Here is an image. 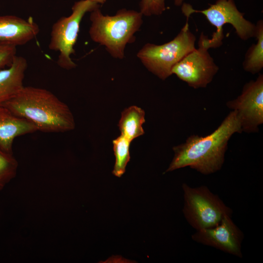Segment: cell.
<instances>
[{"instance_id": "obj_13", "label": "cell", "mask_w": 263, "mask_h": 263, "mask_svg": "<svg viewBox=\"0 0 263 263\" xmlns=\"http://www.w3.org/2000/svg\"><path fill=\"white\" fill-rule=\"evenodd\" d=\"M27 61L16 56L11 64L0 70V106L11 99L23 87Z\"/></svg>"}, {"instance_id": "obj_18", "label": "cell", "mask_w": 263, "mask_h": 263, "mask_svg": "<svg viewBox=\"0 0 263 263\" xmlns=\"http://www.w3.org/2000/svg\"><path fill=\"white\" fill-rule=\"evenodd\" d=\"M165 0H141L140 3V12L146 16L161 15L166 10Z\"/></svg>"}, {"instance_id": "obj_15", "label": "cell", "mask_w": 263, "mask_h": 263, "mask_svg": "<svg viewBox=\"0 0 263 263\" xmlns=\"http://www.w3.org/2000/svg\"><path fill=\"white\" fill-rule=\"evenodd\" d=\"M255 38L257 42L252 44L247 50L243 62L244 71L256 74L263 68V21L258 20L256 24Z\"/></svg>"}, {"instance_id": "obj_11", "label": "cell", "mask_w": 263, "mask_h": 263, "mask_svg": "<svg viewBox=\"0 0 263 263\" xmlns=\"http://www.w3.org/2000/svg\"><path fill=\"white\" fill-rule=\"evenodd\" d=\"M39 28L31 17L25 19L13 16H0V43L23 45L34 38Z\"/></svg>"}, {"instance_id": "obj_6", "label": "cell", "mask_w": 263, "mask_h": 263, "mask_svg": "<svg viewBox=\"0 0 263 263\" xmlns=\"http://www.w3.org/2000/svg\"><path fill=\"white\" fill-rule=\"evenodd\" d=\"M182 188L184 216L196 230L214 227L220 224L225 215H231V208L207 187L192 188L184 183Z\"/></svg>"}, {"instance_id": "obj_3", "label": "cell", "mask_w": 263, "mask_h": 263, "mask_svg": "<svg viewBox=\"0 0 263 263\" xmlns=\"http://www.w3.org/2000/svg\"><path fill=\"white\" fill-rule=\"evenodd\" d=\"M91 12V38L104 46L113 57L123 58L126 45L135 41L134 35L143 23L142 14L122 9L114 16H104L99 8Z\"/></svg>"}, {"instance_id": "obj_17", "label": "cell", "mask_w": 263, "mask_h": 263, "mask_svg": "<svg viewBox=\"0 0 263 263\" xmlns=\"http://www.w3.org/2000/svg\"><path fill=\"white\" fill-rule=\"evenodd\" d=\"M18 168V162L13 153L0 148V191L16 176Z\"/></svg>"}, {"instance_id": "obj_20", "label": "cell", "mask_w": 263, "mask_h": 263, "mask_svg": "<svg viewBox=\"0 0 263 263\" xmlns=\"http://www.w3.org/2000/svg\"><path fill=\"white\" fill-rule=\"evenodd\" d=\"M184 0H174V4L176 6H180L183 4Z\"/></svg>"}, {"instance_id": "obj_10", "label": "cell", "mask_w": 263, "mask_h": 263, "mask_svg": "<svg viewBox=\"0 0 263 263\" xmlns=\"http://www.w3.org/2000/svg\"><path fill=\"white\" fill-rule=\"evenodd\" d=\"M225 214L216 226L203 229L192 235V239L203 244L242 258V242L244 235L231 218Z\"/></svg>"}, {"instance_id": "obj_21", "label": "cell", "mask_w": 263, "mask_h": 263, "mask_svg": "<svg viewBox=\"0 0 263 263\" xmlns=\"http://www.w3.org/2000/svg\"><path fill=\"white\" fill-rule=\"evenodd\" d=\"M92 1L95 2L97 3L103 4L105 3L107 0H90Z\"/></svg>"}, {"instance_id": "obj_9", "label": "cell", "mask_w": 263, "mask_h": 263, "mask_svg": "<svg viewBox=\"0 0 263 263\" xmlns=\"http://www.w3.org/2000/svg\"><path fill=\"white\" fill-rule=\"evenodd\" d=\"M226 105L237 112L242 132H258L263 123V75L244 84L241 94Z\"/></svg>"}, {"instance_id": "obj_5", "label": "cell", "mask_w": 263, "mask_h": 263, "mask_svg": "<svg viewBox=\"0 0 263 263\" xmlns=\"http://www.w3.org/2000/svg\"><path fill=\"white\" fill-rule=\"evenodd\" d=\"M181 10L187 19H188L191 14L200 13L216 27L211 38L207 37V39L209 48H218L222 45L224 38L223 27L226 24L231 25L238 37L243 40L255 37L256 24L244 18V14L238 10L234 0H216L207 8L201 10L194 9L191 5L184 3Z\"/></svg>"}, {"instance_id": "obj_16", "label": "cell", "mask_w": 263, "mask_h": 263, "mask_svg": "<svg viewBox=\"0 0 263 263\" xmlns=\"http://www.w3.org/2000/svg\"><path fill=\"white\" fill-rule=\"evenodd\" d=\"M115 162L113 174L120 177L125 173L128 163L130 160L131 142L121 135L113 141Z\"/></svg>"}, {"instance_id": "obj_2", "label": "cell", "mask_w": 263, "mask_h": 263, "mask_svg": "<svg viewBox=\"0 0 263 263\" xmlns=\"http://www.w3.org/2000/svg\"><path fill=\"white\" fill-rule=\"evenodd\" d=\"M2 106L16 116L32 123L37 131L64 132L75 127L69 107L46 89L24 86Z\"/></svg>"}, {"instance_id": "obj_19", "label": "cell", "mask_w": 263, "mask_h": 263, "mask_svg": "<svg viewBox=\"0 0 263 263\" xmlns=\"http://www.w3.org/2000/svg\"><path fill=\"white\" fill-rule=\"evenodd\" d=\"M17 47L0 43V70L8 67L16 56Z\"/></svg>"}, {"instance_id": "obj_14", "label": "cell", "mask_w": 263, "mask_h": 263, "mask_svg": "<svg viewBox=\"0 0 263 263\" xmlns=\"http://www.w3.org/2000/svg\"><path fill=\"white\" fill-rule=\"evenodd\" d=\"M145 122V112L141 108L132 106L125 109L118 123L121 135L131 142L144 133Z\"/></svg>"}, {"instance_id": "obj_8", "label": "cell", "mask_w": 263, "mask_h": 263, "mask_svg": "<svg viewBox=\"0 0 263 263\" xmlns=\"http://www.w3.org/2000/svg\"><path fill=\"white\" fill-rule=\"evenodd\" d=\"M207 38L201 33L198 48L187 54L171 70L172 75L194 89L206 88L219 69L208 52Z\"/></svg>"}, {"instance_id": "obj_4", "label": "cell", "mask_w": 263, "mask_h": 263, "mask_svg": "<svg viewBox=\"0 0 263 263\" xmlns=\"http://www.w3.org/2000/svg\"><path fill=\"white\" fill-rule=\"evenodd\" d=\"M196 40L187 19L173 39L161 45L147 43L139 51L137 56L149 71L165 80L172 75L173 67L196 48Z\"/></svg>"}, {"instance_id": "obj_7", "label": "cell", "mask_w": 263, "mask_h": 263, "mask_svg": "<svg viewBox=\"0 0 263 263\" xmlns=\"http://www.w3.org/2000/svg\"><path fill=\"white\" fill-rule=\"evenodd\" d=\"M99 8V4L90 0L75 2L68 17H63L55 22L51 29L49 48L59 52L57 65L65 70L75 68L76 65L71 56L75 54L80 24L84 15Z\"/></svg>"}, {"instance_id": "obj_1", "label": "cell", "mask_w": 263, "mask_h": 263, "mask_svg": "<svg viewBox=\"0 0 263 263\" xmlns=\"http://www.w3.org/2000/svg\"><path fill=\"white\" fill-rule=\"evenodd\" d=\"M242 130L237 113L232 110L210 134L192 135L185 142L173 148L174 157L166 172L189 167L205 175L222 168L228 141Z\"/></svg>"}, {"instance_id": "obj_12", "label": "cell", "mask_w": 263, "mask_h": 263, "mask_svg": "<svg viewBox=\"0 0 263 263\" xmlns=\"http://www.w3.org/2000/svg\"><path fill=\"white\" fill-rule=\"evenodd\" d=\"M38 131L35 126L27 120L14 115L7 108L0 106V148L13 153V144L19 136Z\"/></svg>"}]
</instances>
